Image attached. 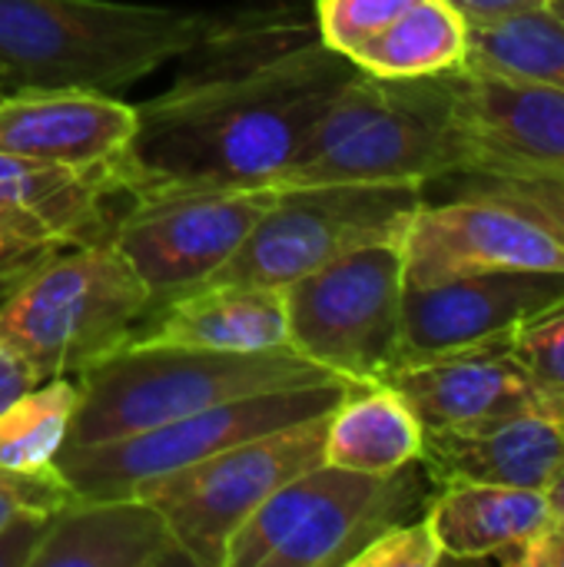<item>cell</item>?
I'll use <instances>...</instances> for the list:
<instances>
[{
	"mask_svg": "<svg viewBox=\"0 0 564 567\" xmlns=\"http://www.w3.org/2000/svg\"><path fill=\"white\" fill-rule=\"evenodd\" d=\"M110 199V183L96 173L0 153V203L37 216L70 246L106 239Z\"/></svg>",
	"mask_w": 564,
	"mask_h": 567,
	"instance_id": "7402d4cb",
	"label": "cell"
},
{
	"mask_svg": "<svg viewBox=\"0 0 564 567\" xmlns=\"http://www.w3.org/2000/svg\"><path fill=\"white\" fill-rule=\"evenodd\" d=\"M469 56V23L445 0H416L379 37L352 53L369 76L412 80L462 70Z\"/></svg>",
	"mask_w": 564,
	"mask_h": 567,
	"instance_id": "603a6c76",
	"label": "cell"
},
{
	"mask_svg": "<svg viewBox=\"0 0 564 567\" xmlns=\"http://www.w3.org/2000/svg\"><path fill=\"white\" fill-rule=\"evenodd\" d=\"M352 389L356 382L332 379L316 385H293V389L246 395L110 442L63 445L53 465L76 498L140 495L156 478H166L186 465L219 455L239 442H249L256 435L306 419L329 415L349 399Z\"/></svg>",
	"mask_w": 564,
	"mask_h": 567,
	"instance_id": "52a82bcc",
	"label": "cell"
},
{
	"mask_svg": "<svg viewBox=\"0 0 564 567\" xmlns=\"http://www.w3.org/2000/svg\"><path fill=\"white\" fill-rule=\"evenodd\" d=\"M229 30L219 17L123 0H0L3 90L113 93Z\"/></svg>",
	"mask_w": 564,
	"mask_h": 567,
	"instance_id": "7a4b0ae2",
	"label": "cell"
},
{
	"mask_svg": "<svg viewBox=\"0 0 564 567\" xmlns=\"http://www.w3.org/2000/svg\"><path fill=\"white\" fill-rule=\"evenodd\" d=\"M435 482L422 462L389 475L316 465L273 492L233 535L226 567H349L386 528L425 515Z\"/></svg>",
	"mask_w": 564,
	"mask_h": 567,
	"instance_id": "8992f818",
	"label": "cell"
},
{
	"mask_svg": "<svg viewBox=\"0 0 564 567\" xmlns=\"http://www.w3.org/2000/svg\"><path fill=\"white\" fill-rule=\"evenodd\" d=\"M422 203L425 186L416 183L279 186L236 256L206 286L286 289L352 249L402 239Z\"/></svg>",
	"mask_w": 564,
	"mask_h": 567,
	"instance_id": "ba28073f",
	"label": "cell"
},
{
	"mask_svg": "<svg viewBox=\"0 0 564 567\" xmlns=\"http://www.w3.org/2000/svg\"><path fill=\"white\" fill-rule=\"evenodd\" d=\"M512 352L542 389L564 395V306L522 326L512 336Z\"/></svg>",
	"mask_w": 564,
	"mask_h": 567,
	"instance_id": "f546056e",
	"label": "cell"
},
{
	"mask_svg": "<svg viewBox=\"0 0 564 567\" xmlns=\"http://www.w3.org/2000/svg\"><path fill=\"white\" fill-rule=\"evenodd\" d=\"M445 3L455 7L469 27H485V23H499L519 13L552 7V0H445Z\"/></svg>",
	"mask_w": 564,
	"mask_h": 567,
	"instance_id": "836d02e7",
	"label": "cell"
},
{
	"mask_svg": "<svg viewBox=\"0 0 564 567\" xmlns=\"http://www.w3.org/2000/svg\"><path fill=\"white\" fill-rule=\"evenodd\" d=\"M80 402L76 375L43 379L0 412V468L47 472L66 445Z\"/></svg>",
	"mask_w": 564,
	"mask_h": 567,
	"instance_id": "d4e9b609",
	"label": "cell"
},
{
	"mask_svg": "<svg viewBox=\"0 0 564 567\" xmlns=\"http://www.w3.org/2000/svg\"><path fill=\"white\" fill-rule=\"evenodd\" d=\"M425 518L445 561L502 558L552 522L542 492L489 482L442 485L439 495H432Z\"/></svg>",
	"mask_w": 564,
	"mask_h": 567,
	"instance_id": "ffe728a7",
	"label": "cell"
},
{
	"mask_svg": "<svg viewBox=\"0 0 564 567\" xmlns=\"http://www.w3.org/2000/svg\"><path fill=\"white\" fill-rule=\"evenodd\" d=\"M442 176H465L459 70L412 80H386L359 70L326 106L279 186H429Z\"/></svg>",
	"mask_w": 564,
	"mask_h": 567,
	"instance_id": "3957f363",
	"label": "cell"
},
{
	"mask_svg": "<svg viewBox=\"0 0 564 567\" xmlns=\"http://www.w3.org/2000/svg\"><path fill=\"white\" fill-rule=\"evenodd\" d=\"M402 239L352 249L286 286L289 346L346 382H382L402 355Z\"/></svg>",
	"mask_w": 564,
	"mask_h": 567,
	"instance_id": "9c48e42d",
	"label": "cell"
},
{
	"mask_svg": "<svg viewBox=\"0 0 564 567\" xmlns=\"http://www.w3.org/2000/svg\"><path fill=\"white\" fill-rule=\"evenodd\" d=\"M545 505H548V515H552V522H562L564 525V468L545 485Z\"/></svg>",
	"mask_w": 564,
	"mask_h": 567,
	"instance_id": "d590c367",
	"label": "cell"
},
{
	"mask_svg": "<svg viewBox=\"0 0 564 567\" xmlns=\"http://www.w3.org/2000/svg\"><path fill=\"white\" fill-rule=\"evenodd\" d=\"M499 561L512 567H564V525L548 522L532 542L515 551H505Z\"/></svg>",
	"mask_w": 564,
	"mask_h": 567,
	"instance_id": "d6a6232c",
	"label": "cell"
},
{
	"mask_svg": "<svg viewBox=\"0 0 564 567\" xmlns=\"http://www.w3.org/2000/svg\"><path fill=\"white\" fill-rule=\"evenodd\" d=\"M276 189H203L130 203L106 239L143 279L153 309L206 286L243 246Z\"/></svg>",
	"mask_w": 564,
	"mask_h": 567,
	"instance_id": "8fae6325",
	"label": "cell"
},
{
	"mask_svg": "<svg viewBox=\"0 0 564 567\" xmlns=\"http://www.w3.org/2000/svg\"><path fill=\"white\" fill-rule=\"evenodd\" d=\"M76 495L53 468L47 472H7L0 468V528L20 518H53Z\"/></svg>",
	"mask_w": 564,
	"mask_h": 567,
	"instance_id": "83f0119b",
	"label": "cell"
},
{
	"mask_svg": "<svg viewBox=\"0 0 564 567\" xmlns=\"http://www.w3.org/2000/svg\"><path fill=\"white\" fill-rule=\"evenodd\" d=\"M465 66L564 93V17L545 7L499 23L469 27Z\"/></svg>",
	"mask_w": 564,
	"mask_h": 567,
	"instance_id": "cb8c5ba5",
	"label": "cell"
},
{
	"mask_svg": "<svg viewBox=\"0 0 564 567\" xmlns=\"http://www.w3.org/2000/svg\"><path fill=\"white\" fill-rule=\"evenodd\" d=\"M339 375L283 352H213L189 346L126 342L76 375L80 402L66 445L133 435L173 419L259 392L332 382Z\"/></svg>",
	"mask_w": 564,
	"mask_h": 567,
	"instance_id": "277c9868",
	"label": "cell"
},
{
	"mask_svg": "<svg viewBox=\"0 0 564 567\" xmlns=\"http://www.w3.org/2000/svg\"><path fill=\"white\" fill-rule=\"evenodd\" d=\"M558 306H564V272L555 269H489L406 286L399 365L512 339Z\"/></svg>",
	"mask_w": 564,
	"mask_h": 567,
	"instance_id": "7c38bea8",
	"label": "cell"
},
{
	"mask_svg": "<svg viewBox=\"0 0 564 567\" xmlns=\"http://www.w3.org/2000/svg\"><path fill=\"white\" fill-rule=\"evenodd\" d=\"M382 382L406 395L425 435L475 429L542 402L564 399L529 375L512 352V339L416 359L392 369Z\"/></svg>",
	"mask_w": 564,
	"mask_h": 567,
	"instance_id": "9a60e30c",
	"label": "cell"
},
{
	"mask_svg": "<svg viewBox=\"0 0 564 567\" xmlns=\"http://www.w3.org/2000/svg\"><path fill=\"white\" fill-rule=\"evenodd\" d=\"M153 299L110 243L57 249L0 299V339L40 375H80L123 349Z\"/></svg>",
	"mask_w": 564,
	"mask_h": 567,
	"instance_id": "5b68a950",
	"label": "cell"
},
{
	"mask_svg": "<svg viewBox=\"0 0 564 567\" xmlns=\"http://www.w3.org/2000/svg\"><path fill=\"white\" fill-rule=\"evenodd\" d=\"M3 93H7V90H3V83H0V96H3Z\"/></svg>",
	"mask_w": 564,
	"mask_h": 567,
	"instance_id": "74e56055",
	"label": "cell"
},
{
	"mask_svg": "<svg viewBox=\"0 0 564 567\" xmlns=\"http://www.w3.org/2000/svg\"><path fill=\"white\" fill-rule=\"evenodd\" d=\"M130 342L213 352H283L289 346L286 289L203 286L156 306Z\"/></svg>",
	"mask_w": 564,
	"mask_h": 567,
	"instance_id": "d6986e66",
	"label": "cell"
},
{
	"mask_svg": "<svg viewBox=\"0 0 564 567\" xmlns=\"http://www.w3.org/2000/svg\"><path fill=\"white\" fill-rule=\"evenodd\" d=\"M459 123L465 176L564 183L562 90L462 66Z\"/></svg>",
	"mask_w": 564,
	"mask_h": 567,
	"instance_id": "5bb4252c",
	"label": "cell"
},
{
	"mask_svg": "<svg viewBox=\"0 0 564 567\" xmlns=\"http://www.w3.org/2000/svg\"><path fill=\"white\" fill-rule=\"evenodd\" d=\"M416 0H316V37L352 60V53L379 37Z\"/></svg>",
	"mask_w": 564,
	"mask_h": 567,
	"instance_id": "484cf974",
	"label": "cell"
},
{
	"mask_svg": "<svg viewBox=\"0 0 564 567\" xmlns=\"http://www.w3.org/2000/svg\"><path fill=\"white\" fill-rule=\"evenodd\" d=\"M356 73L349 56L319 37H302L259 60L186 76L136 103V130L106 176L110 189L126 203L203 189H276Z\"/></svg>",
	"mask_w": 564,
	"mask_h": 567,
	"instance_id": "6da1fadb",
	"label": "cell"
},
{
	"mask_svg": "<svg viewBox=\"0 0 564 567\" xmlns=\"http://www.w3.org/2000/svg\"><path fill=\"white\" fill-rule=\"evenodd\" d=\"M472 193L492 196L529 219H535L542 229H548L564 249V183L552 179H502V176H479Z\"/></svg>",
	"mask_w": 564,
	"mask_h": 567,
	"instance_id": "4dcf8cb0",
	"label": "cell"
},
{
	"mask_svg": "<svg viewBox=\"0 0 564 567\" xmlns=\"http://www.w3.org/2000/svg\"><path fill=\"white\" fill-rule=\"evenodd\" d=\"M435 488L452 482H489L545 492L564 468V399L462 429L425 435L419 458Z\"/></svg>",
	"mask_w": 564,
	"mask_h": 567,
	"instance_id": "e0dca14e",
	"label": "cell"
},
{
	"mask_svg": "<svg viewBox=\"0 0 564 567\" xmlns=\"http://www.w3.org/2000/svg\"><path fill=\"white\" fill-rule=\"evenodd\" d=\"M50 518H20L0 528V567H30Z\"/></svg>",
	"mask_w": 564,
	"mask_h": 567,
	"instance_id": "1f68e13d",
	"label": "cell"
},
{
	"mask_svg": "<svg viewBox=\"0 0 564 567\" xmlns=\"http://www.w3.org/2000/svg\"><path fill=\"white\" fill-rule=\"evenodd\" d=\"M63 246L70 243L47 223L0 203V299Z\"/></svg>",
	"mask_w": 564,
	"mask_h": 567,
	"instance_id": "4316f807",
	"label": "cell"
},
{
	"mask_svg": "<svg viewBox=\"0 0 564 567\" xmlns=\"http://www.w3.org/2000/svg\"><path fill=\"white\" fill-rule=\"evenodd\" d=\"M133 130L136 106L110 93L10 90L0 96V153L73 166L103 179L123 156Z\"/></svg>",
	"mask_w": 564,
	"mask_h": 567,
	"instance_id": "2e32d148",
	"label": "cell"
},
{
	"mask_svg": "<svg viewBox=\"0 0 564 567\" xmlns=\"http://www.w3.org/2000/svg\"><path fill=\"white\" fill-rule=\"evenodd\" d=\"M329 415L256 435L186 465L146 485L140 498L160 508L193 565L226 567V548L253 512L286 482L322 465Z\"/></svg>",
	"mask_w": 564,
	"mask_h": 567,
	"instance_id": "30bf717a",
	"label": "cell"
},
{
	"mask_svg": "<svg viewBox=\"0 0 564 567\" xmlns=\"http://www.w3.org/2000/svg\"><path fill=\"white\" fill-rule=\"evenodd\" d=\"M552 10H555L558 17H564V0H552Z\"/></svg>",
	"mask_w": 564,
	"mask_h": 567,
	"instance_id": "8d00e7d4",
	"label": "cell"
},
{
	"mask_svg": "<svg viewBox=\"0 0 564 567\" xmlns=\"http://www.w3.org/2000/svg\"><path fill=\"white\" fill-rule=\"evenodd\" d=\"M30 567H196L170 522L140 495L73 498L33 551Z\"/></svg>",
	"mask_w": 564,
	"mask_h": 567,
	"instance_id": "ac0fdd59",
	"label": "cell"
},
{
	"mask_svg": "<svg viewBox=\"0 0 564 567\" xmlns=\"http://www.w3.org/2000/svg\"><path fill=\"white\" fill-rule=\"evenodd\" d=\"M425 429L389 382L356 385L329 415L322 462L366 475H389L422 458Z\"/></svg>",
	"mask_w": 564,
	"mask_h": 567,
	"instance_id": "44dd1931",
	"label": "cell"
},
{
	"mask_svg": "<svg viewBox=\"0 0 564 567\" xmlns=\"http://www.w3.org/2000/svg\"><path fill=\"white\" fill-rule=\"evenodd\" d=\"M442 548L425 515L399 522L379 532L349 567H435L442 565Z\"/></svg>",
	"mask_w": 564,
	"mask_h": 567,
	"instance_id": "f1b7e54d",
	"label": "cell"
},
{
	"mask_svg": "<svg viewBox=\"0 0 564 567\" xmlns=\"http://www.w3.org/2000/svg\"><path fill=\"white\" fill-rule=\"evenodd\" d=\"M37 382H43L3 339H0V412L17 399L23 395L27 389H33Z\"/></svg>",
	"mask_w": 564,
	"mask_h": 567,
	"instance_id": "e575fe53",
	"label": "cell"
},
{
	"mask_svg": "<svg viewBox=\"0 0 564 567\" xmlns=\"http://www.w3.org/2000/svg\"><path fill=\"white\" fill-rule=\"evenodd\" d=\"M402 262L406 286H429L489 269L564 272V249L525 213L469 189L442 206L422 203L402 236Z\"/></svg>",
	"mask_w": 564,
	"mask_h": 567,
	"instance_id": "4fadbf2b",
	"label": "cell"
}]
</instances>
